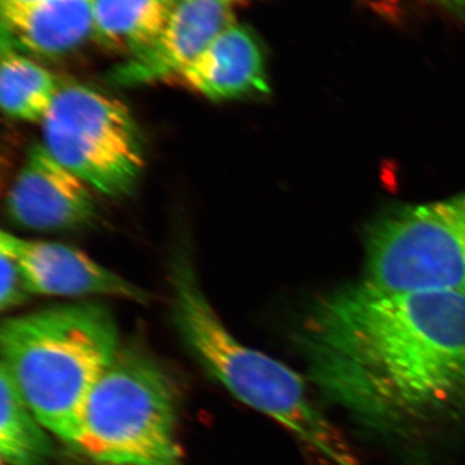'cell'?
<instances>
[{
	"label": "cell",
	"mask_w": 465,
	"mask_h": 465,
	"mask_svg": "<svg viewBox=\"0 0 465 465\" xmlns=\"http://www.w3.org/2000/svg\"><path fill=\"white\" fill-rule=\"evenodd\" d=\"M295 342L324 399L371 432L419 442L465 424V293L347 284Z\"/></svg>",
	"instance_id": "obj_1"
},
{
	"label": "cell",
	"mask_w": 465,
	"mask_h": 465,
	"mask_svg": "<svg viewBox=\"0 0 465 465\" xmlns=\"http://www.w3.org/2000/svg\"><path fill=\"white\" fill-rule=\"evenodd\" d=\"M0 348L2 365L27 405L70 448L91 391L122 348L110 309L73 302L8 318Z\"/></svg>",
	"instance_id": "obj_2"
},
{
	"label": "cell",
	"mask_w": 465,
	"mask_h": 465,
	"mask_svg": "<svg viewBox=\"0 0 465 465\" xmlns=\"http://www.w3.org/2000/svg\"><path fill=\"white\" fill-rule=\"evenodd\" d=\"M173 320L189 351L220 384L256 411L282 424L326 465H361L348 443L289 366L242 344L202 290L186 253L171 268Z\"/></svg>",
	"instance_id": "obj_3"
},
{
	"label": "cell",
	"mask_w": 465,
	"mask_h": 465,
	"mask_svg": "<svg viewBox=\"0 0 465 465\" xmlns=\"http://www.w3.org/2000/svg\"><path fill=\"white\" fill-rule=\"evenodd\" d=\"M177 393L154 358L119 349L85 402L70 448L109 465H183Z\"/></svg>",
	"instance_id": "obj_4"
},
{
	"label": "cell",
	"mask_w": 465,
	"mask_h": 465,
	"mask_svg": "<svg viewBox=\"0 0 465 465\" xmlns=\"http://www.w3.org/2000/svg\"><path fill=\"white\" fill-rule=\"evenodd\" d=\"M41 124L45 148L94 192L122 198L136 188L145 153L122 101L87 85H61Z\"/></svg>",
	"instance_id": "obj_5"
},
{
	"label": "cell",
	"mask_w": 465,
	"mask_h": 465,
	"mask_svg": "<svg viewBox=\"0 0 465 465\" xmlns=\"http://www.w3.org/2000/svg\"><path fill=\"white\" fill-rule=\"evenodd\" d=\"M366 273L384 289L465 293V192L376 219L366 235Z\"/></svg>",
	"instance_id": "obj_6"
},
{
	"label": "cell",
	"mask_w": 465,
	"mask_h": 465,
	"mask_svg": "<svg viewBox=\"0 0 465 465\" xmlns=\"http://www.w3.org/2000/svg\"><path fill=\"white\" fill-rule=\"evenodd\" d=\"M96 192L35 143L7 195L12 222L38 232H64L91 224L97 216Z\"/></svg>",
	"instance_id": "obj_7"
},
{
	"label": "cell",
	"mask_w": 465,
	"mask_h": 465,
	"mask_svg": "<svg viewBox=\"0 0 465 465\" xmlns=\"http://www.w3.org/2000/svg\"><path fill=\"white\" fill-rule=\"evenodd\" d=\"M0 250L20 266L32 295L91 298L105 296L145 304L146 291L101 265L84 251L58 242L0 235Z\"/></svg>",
	"instance_id": "obj_8"
},
{
	"label": "cell",
	"mask_w": 465,
	"mask_h": 465,
	"mask_svg": "<svg viewBox=\"0 0 465 465\" xmlns=\"http://www.w3.org/2000/svg\"><path fill=\"white\" fill-rule=\"evenodd\" d=\"M237 0H183L146 50L125 58L110 73L124 87L176 78L210 43L235 24Z\"/></svg>",
	"instance_id": "obj_9"
},
{
	"label": "cell",
	"mask_w": 465,
	"mask_h": 465,
	"mask_svg": "<svg viewBox=\"0 0 465 465\" xmlns=\"http://www.w3.org/2000/svg\"><path fill=\"white\" fill-rule=\"evenodd\" d=\"M189 90L211 101L268 94L264 56L246 27L229 26L176 76Z\"/></svg>",
	"instance_id": "obj_10"
},
{
	"label": "cell",
	"mask_w": 465,
	"mask_h": 465,
	"mask_svg": "<svg viewBox=\"0 0 465 465\" xmlns=\"http://www.w3.org/2000/svg\"><path fill=\"white\" fill-rule=\"evenodd\" d=\"M2 7V43L17 51L56 57L94 36V0H35Z\"/></svg>",
	"instance_id": "obj_11"
},
{
	"label": "cell",
	"mask_w": 465,
	"mask_h": 465,
	"mask_svg": "<svg viewBox=\"0 0 465 465\" xmlns=\"http://www.w3.org/2000/svg\"><path fill=\"white\" fill-rule=\"evenodd\" d=\"M183 0H94V38L133 57L146 50Z\"/></svg>",
	"instance_id": "obj_12"
},
{
	"label": "cell",
	"mask_w": 465,
	"mask_h": 465,
	"mask_svg": "<svg viewBox=\"0 0 465 465\" xmlns=\"http://www.w3.org/2000/svg\"><path fill=\"white\" fill-rule=\"evenodd\" d=\"M60 88L50 70L2 43L0 104L5 115L15 121L41 124Z\"/></svg>",
	"instance_id": "obj_13"
},
{
	"label": "cell",
	"mask_w": 465,
	"mask_h": 465,
	"mask_svg": "<svg viewBox=\"0 0 465 465\" xmlns=\"http://www.w3.org/2000/svg\"><path fill=\"white\" fill-rule=\"evenodd\" d=\"M8 370L0 367V455L9 465H48L54 442Z\"/></svg>",
	"instance_id": "obj_14"
},
{
	"label": "cell",
	"mask_w": 465,
	"mask_h": 465,
	"mask_svg": "<svg viewBox=\"0 0 465 465\" xmlns=\"http://www.w3.org/2000/svg\"><path fill=\"white\" fill-rule=\"evenodd\" d=\"M0 308L12 311L26 302L32 293L27 290L20 266L11 255L0 250Z\"/></svg>",
	"instance_id": "obj_15"
},
{
	"label": "cell",
	"mask_w": 465,
	"mask_h": 465,
	"mask_svg": "<svg viewBox=\"0 0 465 465\" xmlns=\"http://www.w3.org/2000/svg\"><path fill=\"white\" fill-rule=\"evenodd\" d=\"M465 21V0H421Z\"/></svg>",
	"instance_id": "obj_16"
},
{
	"label": "cell",
	"mask_w": 465,
	"mask_h": 465,
	"mask_svg": "<svg viewBox=\"0 0 465 465\" xmlns=\"http://www.w3.org/2000/svg\"><path fill=\"white\" fill-rule=\"evenodd\" d=\"M32 2H35V0H0V5H25V3Z\"/></svg>",
	"instance_id": "obj_17"
}]
</instances>
